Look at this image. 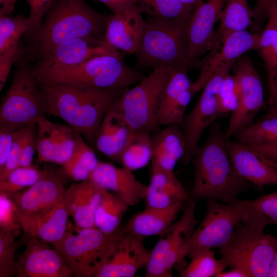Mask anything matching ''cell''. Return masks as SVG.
<instances>
[{
    "instance_id": "obj_1",
    "label": "cell",
    "mask_w": 277,
    "mask_h": 277,
    "mask_svg": "<svg viewBox=\"0 0 277 277\" xmlns=\"http://www.w3.org/2000/svg\"><path fill=\"white\" fill-rule=\"evenodd\" d=\"M38 83L47 113L64 120L94 147L105 114L125 89H102L66 83Z\"/></svg>"
},
{
    "instance_id": "obj_2",
    "label": "cell",
    "mask_w": 277,
    "mask_h": 277,
    "mask_svg": "<svg viewBox=\"0 0 277 277\" xmlns=\"http://www.w3.org/2000/svg\"><path fill=\"white\" fill-rule=\"evenodd\" d=\"M210 126L207 141L198 146L192 158L195 170L190 198L235 201L247 187V182L236 172L227 150V139L216 121Z\"/></svg>"
},
{
    "instance_id": "obj_3",
    "label": "cell",
    "mask_w": 277,
    "mask_h": 277,
    "mask_svg": "<svg viewBox=\"0 0 277 277\" xmlns=\"http://www.w3.org/2000/svg\"><path fill=\"white\" fill-rule=\"evenodd\" d=\"M107 18L84 0H55L46 12L44 23L31 37L42 58L66 41L100 38Z\"/></svg>"
},
{
    "instance_id": "obj_4",
    "label": "cell",
    "mask_w": 277,
    "mask_h": 277,
    "mask_svg": "<svg viewBox=\"0 0 277 277\" xmlns=\"http://www.w3.org/2000/svg\"><path fill=\"white\" fill-rule=\"evenodd\" d=\"M33 70L41 83H66L102 89H126L143 77L124 62L119 52L100 55L73 67Z\"/></svg>"
},
{
    "instance_id": "obj_5",
    "label": "cell",
    "mask_w": 277,
    "mask_h": 277,
    "mask_svg": "<svg viewBox=\"0 0 277 277\" xmlns=\"http://www.w3.org/2000/svg\"><path fill=\"white\" fill-rule=\"evenodd\" d=\"M124 232L122 227L108 234L96 227L80 228L69 222L64 236L53 246L73 275L96 277Z\"/></svg>"
},
{
    "instance_id": "obj_6",
    "label": "cell",
    "mask_w": 277,
    "mask_h": 277,
    "mask_svg": "<svg viewBox=\"0 0 277 277\" xmlns=\"http://www.w3.org/2000/svg\"><path fill=\"white\" fill-rule=\"evenodd\" d=\"M173 67L154 68L133 87L124 89L111 104L133 132L153 133L159 130L161 97Z\"/></svg>"
},
{
    "instance_id": "obj_7",
    "label": "cell",
    "mask_w": 277,
    "mask_h": 277,
    "mask_svg": "<svg viewBox=\"0 0 277 277\" xmlns=\"http://www.w3.org/2000/svg\"><path fill=\"white\" fill-rule=\"evenodd\" d=\"M188 22L154 16L145 21L142 39L135 53L139 64L153 69L189 64L187 60Z\"/></svg>"
},
{
    "instance_id": "obj_8",
    "label": "cell",
    "mask_w": 277,
    "mask_h": 277,
    "mask_svg": "<svg viewBox=\"0 0 277 277\" xmlns=\"http://www.w3.org/2000/svg\"><path fill=\"white\" fill-rule=\"evenodd\" d=\"M46 113L44 97L33 69L20 64L1 101L0 131H15L37 122Z\"/></svg>"
},
{
    "instance_id": "obj_9",
    "label": "cell",
    "mask_w": 277,
    "mask_h": 277,
    "mask_svg": "<svg viewBox=\"0 0 277 277\" xmlns=\"http://www.w3.org/2000/svg\"><path fill=\"white\" fill-rule=\"evenodd\" d=\"M219 249L227 267L240 269L248 277H267L277 250V237L241 222Z\"/></svg>"
},
{
    "instance_id": "obj_10",
    "label": "cell",
    "mask_w": 277,
    "mask_h": 277,
    "mask_svg": "<svg viewBox=\"0 0 277 277\" xmlns=\"http://www.w3.org/2000/svg\"><path fill=\"white\" fill-rule=\"evenodd\" d=\"M206 206L203 219L183 248V259L190 252L219 248L226 243L242 222L245 200L238 199L231 203H221L216 200L208 199Z\"/></svg>"
},
{
    "instance_id": "obj_11",
    "label": "cell",
    "mask_w": 277,
    "mask_h": 277,
    "mask_svg": "<svg viewBox=\"0 0 277 277\" xmlns=\"http://www.w3.org/2000/svg\"><path fill=\"white\" fill-rule=\"evenodd\" d=\"M196 206V201L190 198L184 205L180 219L161 235L151 250L145 276H172V270L183 260V248L199 222L195 214Z\"/></svg>"
},
{
    "instance_id": "obj_12",
    "label": "cell",
    "mask_w": 277,
    "mask_h": 277,
    "mask_svg": "<svg viewBox=\"0 0 277 277\" xmlns=\"http://www.w3.org/2000/svg\"><path fill=\"white\" fill-rule=\"evenodd\" d=\"M235 62L224 65L216 71L202 89L193 109L185 115L181 126L185 141V153L181 160L184 165L191 161L205 130L221 116L218 108V94L224 79L230 74Z\"/></svg>"
},
{
    "instance_id": "obj_13",
    "label": "cell",
    "mask_w": 277,
    "mask_h": 277,
    "mask_svg": "<svg viewBox=\"0 0 277 277\" xmlns=\"http://www.w3.org/2000/svg\"><path fill=\"white\" fill-rule=\"evenodd\" d=\"M233 68L239 103L236 110L231 113L225 132L227 139L235 136L252 124L264 102L261 79L249 58L241 56Z\"/></svg>"
},
{
    "instance_id": "obj_14",
    "label": "cell",
    "mask_w": 277,
    "mask_h": 277,
    "mask_svg": "<svg viewBox=\"0 0 277 277\" xmlns=\"http://www.w3.org/2000/svg\"><path fill=\"white\" fill-rule=\"evenodd\" d=\"M66 190L61 175L53 170H44L41 178L28 189L9 196L16 206L22 228L57 203Z\"/></svg>"
},
{
    "instance_id": "obj_15",
    "label": "cell",
    "mask_w": 277,
    "mask_h": 277,
    "mask_svg": "<svg viewBox=\"0 0 277 277\" xmlns=\"http://www.w3.org/2000/svg\"><path fill=\"white\" fill-rule=\"evenodd\" d=\"M117 53H118L117 50L104 38H78L56 46L41 58L34 69L51 70L71 67L100 55Z\"/></svg>"
},
{
    "instance_id": "obj_16",
    "label": "cell",
    "mask_w": 277,
    "mask_h": 277,
    "mask_svg": "<svg viewBox=\"0 0 277 277\" xmlns=\"http://www.w3.org/2000/svg\"><path fill=\"white\" fill-rule=\"evenodd\" d=\"M48 243L29 236L17 262L18 277H69L73 275L64 260Z\"/></svg>"
},
{
    "instance_id": "obj_17",
    "label": "cell",
    "mask_w": 277,
    "mask_h": 277,
    "mask_svg": "<svg viewBox=\"0 0 277 277\" xmlns=\"http://www.w3.org/2000/svg\"><path fill=\"white\" fill-rule=\"evenodd\" d=\"M226 1H201L195 6L187 26V60L189 63L211 50L214 26Z\"/></svg>"
},
{
    "instance_id": "obj_18",
    "label": "cell",
    "mask_w": 277,
    "mask_h": 277,
    "mask_svg": "<svg viewBox=\"0 0 277 277\" xmlns=\"http://www.w3.org/2000/svg\"><path fill=\"white\" fill-rule=\"evenodd\" d=\"M151 251L144 238L124 231L96 277H133L146 267Z\"/></svg>"
},
{
    "instance_id": "obj_19",
    "label": "cell",
    "mask_w": 277,
    "mask_h": 277,
    "mask_svg": "<svg viewBox=\"0 0 277 277\" xmlns=\"http://www.w3.org/2000/svg\"><path fill=\"white\" fill-rule=\"evenodd\" d=\"M259 35L247 30L234 32L227 36L216 48L197 64L199 75L196 81L204 86L221 66L235 62L245 53L256 50L258 47Z\"/></svg>"
},
{
    "instance_id": "obj_20",
    "label": "cell",
    "mask_w": 277,
    "mask_h": 277,
    "mask_svg": "<svg viewBox=\"0 0 277 277\" xmlns=\"http://www.w3.org/2000/svg\"><path fill=\"white\" fill-rule=\"evenodd\" d=\"M226 146L236 173L259 189L277 184V168L266 158L248 146L227 141Z\"/></svg>"
},
{
    "instance_id": "obj_21",
    "label": "cell",
    "mask_w": 277,
    "mask_h": 277,
    "mask_svg": "<svg viewBox=\"0 0 277 277\" xmlns=\"http://www.w3.org/2000/svg\"><path fill=\"white\" fill-rule=\"evenodd\" d=\"M145 22L138 6L114 13L106 21L104 39L116 50L135 54L142 39Z\"/></svg>"
},
{
    "instance_id": "obj_22",
    "label": "cell",
    "mask_w": 277,
    "mask_h": 277,
    "mask_svg": "<svg viewBox=\"0 0 277 277\" xmlns=\"http://www.w3.org/2000/svg\"><path fill=\"white\" fill-rule=\"evenodd\" d=\"M89 178L103 188L114 193L129 206L144 200L147 185L142 183L132 171L110 163L100 162Z\"/></svg>"
},
{
    "instance_id": "obj_23",
    "label": "cell",
    "mask_w": 277,
    "mask_h": 277,
    "mask_svg": "<svg viewBox=\"0 0 277 277\" xmlns=\"http://www.w3.org/2000/svg\"><path fill=\"white\" fill-rule=\"evenodd\" d=\"M71 199L70 186L57 203L38 218L22 226L23 232L53 245L58 243L67 229Z\"/></svg>"
},
{
    "instance_id": "obj_24",
    "label": "cell",
    "mask_w": 277,
    "mask_h": 277,
    "mask_svg": "<svg viewBox=\"0 0 277 277\" xmlns=\"http://www.w3.org/2000/svg\"><path fill=\"white\" fill-rule=\"evenodd\" d=\"M190 196L174 171L151 165L150 182L144 199L145 208H166L179 202H186Z\"/></svg>"
},
{
    "instance_id": "obj_25",
    "label": "cell",
    "mask_w": 277,
    "mask_h": 277,
    "mask_svg": "<svg viewBox=\"0 0 277 277\" xmlns=\"http://www.w3.org/2000/svg\"><path fill=\"white\" fill-rule=\"evenodd\" d=\"M133 132L123 116L110 106L98 130L95 147L108 157L120 163L122 152Z\"/></svg>"
},
{
    "instance_id": "obj_26",
    "label": "cell",
    "mask_w": 277,
    "mask_h": 277,
    "mask_svg": "<svg viewBox=\"0 0 277 277\" xmlns=\"http://www.w3.org/2000/svg\"><path fill=\"white\" fill-rule=\"evenodd\" d=\"M185 203L179 202L164 209L145 208L129 219L123 228L144 239L161 235L174 223Z\"/></svg>"
},
{
    "instance_id": "obj_27",
    "label": "cell",
    "mask_w": 277,
    "mask_h": 277,
    "mask_svg": "<svg viewBox=\"0 0 277 277\" xmlns=\"http://www.w3.org/2000/svg\"><path fill=\"white\" fill-rule=\"evenodd\" d=\"M70 214L80 228L95 226V216L105 189L90 178L70 185Z\"/></svg>"
},
{
    "instance_id": "obj_28",
    "label": "cell",
    "mask_w": 277,
    "mask_h": 277,
    "mask_svg": "<svg viewBox=\"0 0 277 277\" xmlns=\"http://www.w3.org/2000/svg\"><path fill=\"white\" fill-rule=\"evenodd\" d=\"M179 126H166L151 135V165L160 169L174 171L185 151V141Z\"/></svg>"
},
{
    "instance_id": "obj_29",
    "label": "cell",
    "mask_w": 277,
    "mask_h": 277,
    "mask_svg": "<svg viewBox=\"0 0 277 277\" xmlns=\"http://www.w3.org/2000/svg\"><path fill=\"white\" fill-rule=\"evenodd\" d=\"M253 18V10L247 0H227L219 18L220 24L215 32L211 49L217 47L230 33L246 30L252 24Z\"/></svg>"
},
{
    "instance_id": "obj_30",
    "label": "cell",
    "mask_w": 277,
    "mask_h": 277,
    "mask_svg": "<svg viewBox=\"0 0 277 277\" xmlns=\"http://www.w3.org/2000/svg\"><path fill=\"white\" fill-rule=\"evenodd\" d=\"M241 222L260 232L268 225L277 226V192L245 200V210Z\"/></svg>"
},
{
    "instance_id": "obj_31",
    "label": "cell",
    "mask_w": 277,
    "mask_h": 277,
    "mask_svg": "<svg viewBox=\"0 0 277 277\" xmlns=\"http://www.w3.org/2000/svg\"><path fill=\"white\" fill-rule=\"evenodd\" d=\"M100 162L94 151L76 131L75 144L72 154L62 166L63 174L75 181L85 180L89 178Z\"/></svg>"
},
{
    "instance_id": "obj_32",
    "label": "cell",
    "mask_w": 277,
    "mask_h": 277,
    "mask_svg": "<svg viewBox=\"0 0 277 277\" xmlns=\"http://www.w3.org/2000/svg\"><path fill=\"white\" fill-rule=\"evenodd\" d=\"M129 205L114 194L105 190L95 216V226L111 234L122 227L121 223Z\"/></svg>"
},
{
    "instance_id": "obj_33",
    "label": "cell",
    "mask_w": 277,
    "mask_h": 277,
    "mask_svg": "<svg viewBox=\"0 0 277 277\" xmlns=\"http://www.w3.org/2000/svg\"><path fill=\"white\" fill-rule=\"evenodd\" d=\"M151 133L133 132L120 156V164L131 171L145 167L151 161Z\"/></svg>"
},
{
    "instance_id": "obj_34",
    "label": "cell",
    "mask_w": 277,
    "mask_h": 277,
    "mask_svg": "<svg viewBox=\"0 0 277 277\" xmlns=\"http://www.w3.org/2000/svg\"><path fill=\"white\" fill-rule=\"evenodd\" d=\"M188 264L179 271L181 277H212L224 271L227 265L220 258L217 259L211 249H202L189 253Z\"/></svg>"
},
{
    "instance_id": "obj_35",
    "label": "cell",
    "mask_w": 277,
    "mask_h": 277,
    "mask_svg": "<svg viewBox=\"0 0 277 277\" xmlns=\"http://www.w3.org/2000/svg\"><path fill=\"white\" fill-rule=\"evenodd\" d=\"M188 64H181L173 67L172 71L163 90L160 108L159 123L166 116L175 101L184 90L191 87L194 84L189 78Z\"/></svg>"
},
{
    "instance_id": "obj_36",
    "label": "cell",
    "mask_w": 277,
    "mask_h": 277,
    "mask_svg": "<svg viewBox=\"0 0 277 277\" xmlns=\"http://www.w3.org/2000/svg\"><path fill=\"white\" fill-rule=\"evenodd\" d=\"M234 137L237 142L245 145L277 142V114L269 112Z\"/></svg>"
},
{
    "instance_id": "obj_37",
    "label": "cell",
    "mask_w": 277,
    "mask_h": 277,
    "mask_svg": "<svg viewBox=\"0 0 277 277\" xmlns=\"http://www.w3.org/2000/svg\"><path fill=\"white\" fill-rule=\"evenodd\" d=\"M137 3L141 11L167 19L189 21L194 8L179 0H137Z\"/></svg>"
},
{
    "instance_id": "obj_38",
    "label": "cell",
    "mask_w": 277,
    "mask_h": 277,
    "mask_svg": "<svg viewBox=\"0 0 277 277\" xmlns=\"http://www.w3.org/2000/svg\"><path fill=\"white\" fill-rule=\"evenodd\" d=\"M15 238L12 233L0 230V277L17 275L15 253L19 248L26 245L29 236L23 233L19 239L15 240Z\"/></svg>"
},
{
    "instance_id": "obj_39",
    "label": "cell",
    "mask_w": 277,
    "mask_h": 277,
    "mask_svg": "<svg viewBox=\"0 0 277 277\" xmlns=\"http://www.w3.org/2000/svg\"><path fill=\"white\" fill-rule=\"evenodd\" d=\"M256 51L264 62L270 86L277 74V31L268 23L259 35Z\"/></svg>"
},
{
    "instance_id": "obj_40",
    "label": "cell",
    "mask_w": 277,
    "mask_h": 277,
    "mask_svg": "<svg viewBox=\"0 0 277 277\" xmlns=\"http://www.w3.org/2000/svg\"><path fill=\"white\" fill-rule=\"evenodd\" d=\"M30 27L28 17L24 15H0V52L19 44L21 36L28 32Z\"/></svg>"
},
{
    "instance_id": "obj_41",
    "label": "cell",
    "mask_w": 277,
    "mask_h": 277,
    "mask_svg": "<svg viewBox=\"0 0 277 277\" xmlns=\"http://www.w3.org/2000/svg\"><path fill=\"white\" fill-rule=\"evenodd\" d=\"M42 171L33 165L19 167L3 180L0 181V194L10 196L35 184L41 177Z\"/></svg>"
},
{
    "instance_id": "obj_42",
    "label": "cell",
    "mask_w": 277,
    "mask_h": 277,
    "mask_svg": "<svg viewBox=\"0 0 277 277\" xmlns=\"http://www.w3.org/2000/svg\"><path fill=\"white\" fill-rule=\"evenodd\" d=\"M37 153L38 161L54 163L56 139L55 123L45 115L37 122Z\"/></svg>"
},
{
    "instance_id": "obj_43",
    "label": "cell",
    "mask_w": 277,
    "mask_h": 277,
    "mask_svg": "<svg viewBox=\"0 0 277 277\" xmlns=\"http://www.w3.org/2000/svg\"><path fill=\"white\" fill-rule=\"evenodd\" d=\"M56 138L54 163L61 166L71 157L75 144L76 130L70 126L55 123Z\"/></svg>"
},
{
    "instance_id": "obj_44",
    "label": "cell",
    "mask_w": 277,
    "mask_h": 277,
    "mask_svg": "<svg viewBox=\"0 0 277 277\" xmlns=\"http://www.w3.org/2000/svg\"><path fill=\"white\" fill-rule=\"evenodd\" d=\"M0 230L18 237L21 233L16 206L11 197L0 194Z\"/></svg>"
},
{
    "instance_id": "obj_45",
    "label": "cell",
    "mask_w": 277,
    "mask_h": 277,
    "mask_svg": "<svg viewBox=\"0 0 277 277\" xmlns=\"http://www.w3.org/2000/svg\"><path fill=\"white\" fill-rule=\"evenodd\" d=\"M218 108L221 115L232 113L238 108V94L235 78L230 74L224 79L217 97Z\"/></svg>"
},
{
    "instance_id": "obj_46",
    "label": "cell",
    "mask_w": 277,
    "mask_h": 277,
    "mask_svg": "<svg viewBox=\"0 0 277 277\" xmlns=\"http://www.w3.org/2000/svg\"><path fill=\"white\" fill-rule=\"evenodd\" d=\"M27 126L14 131V143L3 171L0 173V181L6 179L12 171L19 167L21 152Z\"/></svg>"
},
{
    "instance_id": "obj_47",
    "label": "cell",
    "mask_w": 277,
    "mask_h": 277,
    "mask_svg": "<svg viewBox=\"0 0 277 277\" xmlns=\"http://www.w3.org/2000/svg\"><path fill=\"white\" fill-rule=\"evenodd\" d=\"M37 122L27 126L25 141L21 152L19 167L32 166L35 152L37 151Z\"/></svg>"
},
{
    "instance_id": "obj_48",
    "label": "cell",
    "mask_w": 277,
    "mask_h": 277,
    "mask_svg": "<svg viewBox=\"0 0 277 277\" xmlns=\"http://www.w3.org/2000/svg\"><path fill=\"white\" fill-rule=\"evenodd\" d=\"M22 52V48L17 44L0 52L1 91L5 84L13 64L21 58Z\"/></svg>"
},
{
    "instance_id": "obj_49",
    "label": "cell",
    "mask_w": 277,
    "mask_h": 277,
    "mask_svg": "<svg viewBox=\"0 0 277 277\" xmlns=\"http://www.w3.org/2000/svg\"><path fill=\"white\" fill-rule=\"evenodd\" d=\"M29 4L30 14L28 18L31 27L28 32L31 36L33 35L42 25V18L55 0H26Z\"/></svg>"
},
{
    "instance_id": "obj_50",
    "label": "cell",
    "mask_w": 277,
    "mask_h": 277,
    "mask_svg": "<svg viewBox=\"0 0 277 277\" xmlns=\"http://www.w3.org/2000/svg\"><path fill=\"white\" fill-rule=\"evenodd\" d=\"M15 138L14 131H0V173L4 168Z\"/></svg>"
},
{
    "instance_id": "obj_51",
    "label": "cell",
    "mask_w": 277,
    "mask_h": 277,
    "mask_svg": "<svg viewBox=\"0 0 277 277\" xmlns=\"http://www.w3.org/2000/svg\"><path fill=\"white\" fill-rule=\"evenodd\" d=\"M246 145L264 157L277 163V142Z\"/></svg>"
},
{
    "instance_id": "obj_52",
    "label": "cell",
    "mask_w": 277,
    "mask_h": 277,
    "mask_svg": "<svg viewBox=\"0 0 277 277\" xmlns=\"http://www.w3.org/2000/svg\"><path fill=\"white\" fill-rule=\"evenodd\" d=\"M105 4L113 13L124 12L137 6V0H98Z\"/></svg>"
},
{
    "instance_id": "obj_53",
    "label": "cell",
    "mask_w": 277,
    "mask_h": 277,
    "mask_svg": "<svg viewBox=\"0 0 277 277\" xmlns=\"http://www.w3.org/2000/svg\"><path fill=\"white\" fill-rule=\"evenodd\" d=\"M273 1L274 0H256L255 7L252 10L254 18L257 22L266 16L267 10Z\"/></svg>"
},
{
    "instance_id": "obj_54",
    "label": "cell",
    "mask_w": 277,
    "mask_h": 277,
    "mask_svg": "<svg viewBox=\"0 0 277 277\" xmlns=\"http://www.w3.org/2000/svg\"><path fill=\"white\" fill-rule=\"evenodd\" d=\"M268 23L277 31V0H274L269 5L266 12Z\"/></svg>"
},
{
    "instance_id": "obj_55",
    "label": "cell",
    "mask_w": 277,
    "mask_h": 277,
    "mask_svg": "<svg viewBox=\"0 0 277 277\" xmlns=\"http://www.w3.org/2000/svg\"><path fill=\"white\" fill-rule=\"evenodd\" d=\"M18 0H0L2 5L0 9V15H9L13 10L15 5Z\"/></svg>"
},
{
    "instance_id": "obj_56",
    "label": "cell",
    "mask_w": 277,
    "mask_h": 277,
    "mask_svg": "<svg viewBox=\"0 0 277 277\" xmlns=\"http://www.w3.org/2000/svg\"><path fill=\"white\" fill-rule=\"evenodd\" d=\"M215 277H248V275L244 271L240 269L231 268L229 270H224L219 273Z\"/></svg>"
},
{
    "instance_id": "obj_57",
    "label": "cell",
    "mask_w": 277,
    "mask_h": 277,
    "mask_svg": "<svg viewBox=\"0 0 277 277\" xmlns=\"http://www.w3.org/2000/svg\"><path fill=\"white\" fill-rule=\"evenodd\" d=\"M269 97L268 103L270 108L277 106V74L271 86H269Z\"/></svg>"
},
{
    "instance_id": "obj_58",
    "label": "cell",
    "mask_w": 277,
    "mask_h": 277,
    "mask_svg": "<svg viewBox=\"0 0 277 277\" xmlns=\"http://www.w3.org/2000/svg\"><path fill=\"white\" fill-rule=\"evenodd\" d=\"M267 277H277V250L273 256Z\"/></svg>"
},
{
    "instance_id": "obj_59",
    "label": "cell",
    "mask_w": 277,
    "mask_h": 277,
    "mask_svg": "<svg viewBox=\"0 0 277 277\" xmlns=\"http://www.w3.org/2000/svg\"><path fill=\"white\" fill-rule=\"evenodd\" d=\"M183 4L195 7V6L202 1V0H179Z\"/></svg>"
},
{
    "instance_id": "obj_60",
    "label": "cell",
    "mask_w": 277,
    "mask_h": 277,
    "mask_svg": "<svg viewBox=\"0 0 277 277\" xmlns=\"http://www.w3.org/2000/svg\"><path fill=\"white\" fill-rule=\"evenodd\" d=\"M269 112L277 114V106L273 107V108H271Z\"/></svg>"
},
{
    "instance_id": "obj_61",
    "label": "cell",
    "mask_w": 277,
    "mask_h": 277,
    "mask_svg": "<svg viewBox=\"0 0 277 277\" xmlns=\"http://www.w3.org/2000/svg\"><path fill=\"white\" fill-rule=\"evenodd\" d=\"M276 236H277V234H276Z\"/></svg>"
}]
</instances>
